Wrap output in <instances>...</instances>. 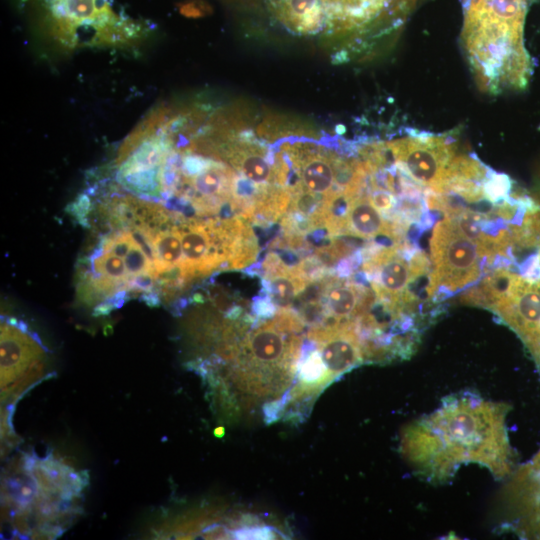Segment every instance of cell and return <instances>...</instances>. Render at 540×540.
<instances>
[{"mask_svg": "<svg viewBox=\"0 0 540 540\" xmlns=\"http://www.w3.org/2000/svg\"><path fill=\"white\" fill-rule=\"evenodd\" d=\"M504 406L471 396L454 397L407 431L408 458L429 477L443 479L461 462L484 464L504 475L511 450L504 427Z\"/></svg>", "mask_w": 540, "mask_h": 540, "instance_id": "6da1fadb", "label": "cell"}, {"mask_svg": "<svg viewBox=\"0 0 540 540\" xmlns=\"http://www.w3.org/2000/svg\"><path fill=\"white\" fill-rule=\"evenodd\" d=\"M527 0H465L463 48L480 89L514 85L533 68L524 46Z\"/></svg>", "mask_w": 540, "mask_h": 540, "instance_id": "7a4b0ae2", "label": "cell"}, {"mask_svg": "<svg viewBox=\"0 0 540 540\" xmlns=\"http://www.w3.org/2000/svg\"><path fill=\"white\" fill-rule=\"evenodd\" d=\"M48 34L67 49L126 47L148 24L116 11L113 0H31Z\"/></svg>", "mask_w": 540, "mask_h": 540, "instance_id": "3957f363", "label": "cell"}, {"mask_svg": "<svg viewBox=\"0 0 540 540\" xmlns=\"http://www.w3.org/2000/svg\"><path fill=\"white\" fill-rule=\"evenodd\" d=\"M414 0H323L327 33L346 38L351 50L400 25Z\"/></svg>", "mask_w": 540, "mask_h": 540, "instance_id": "277c9868", "label": "cell"}, {"mask_svg": "<svg viewBox=\"0 0 540 540\" xmlns=\"http://www.w3.org/2000/svg\"><path fill=\"white\" fill-rule=\"evenodd\" d=\"M433 271L428 294L439 287L456 291L475 282L481 274V260L491 257L476 240L462 234L449 217L438 222L430 240Z\"/></svg>", "mask_w": 540, "mask_h": 540, "instance_id": "5b68a950", "label": "cell"}, {"mask_svg": "<svg viewBox=\"0 0 540 540\" xmlns=\"http://www.w3.org/2000/svg\"><path fill=\"white\" fill-rule=\"evenodd\" d=\"M394 164L425 189L438 192L447 179L448 169L457 155L456 140L409 130L407 136L386 142Z\"/></svg>", "mask_w": 540, "mask_h": 540, "instance_id": "8992f818", "label": "cell"}, {"mask_svg": "<svg viewBox=\"0 0 540 540\" xmlns=\"http://www.w3.org/2000/svg\"><path fill=\"white\" fill-rule=\"evenodd\" d=\"M525 341L540 360V283L515 274L505 296L491 308Z\"/></svg>", "mask_w": 540, "mask_h": 540, "instance_id": "52a82bcc", "label": "cell"}, {"mask_svg": "<svg viewBox=\"0 0 540 540\" xmlns=\"http://www.w3.org/2000/svg\"><path fill=\"white\" fill-rule=\"evenodd\" d=\"M369 292L361 285L330 274L322 296L324 325L354 322L361 315Z\"/></svg>", "mask_w": 540, "mask_h": 540, "instance_id": "ba28073f", "label": "cell"}, {"mask_svg": "<svg viewBox=\"0 0 540 540\" xmlns=\"http://www.w3.org/2000/svg\"><path fill=\"white\" fill-rule=\"evenodd\" d=\"M366 184L358 194L350 199L341 234L363 239H371L380 235L399 239L400 230L397 222L390 223L383 218L380 211L370 201L365 190Z\"/></svg>", "mask_w": 540, "mask_h": 540, "instance_id": "9c48e42d", "label": "cell"}, {"mask_svg": "<svg viewBox=\"0 0 540 540\" xmlns=\"http://www.w3.org/2000/svg\"><path fill=\"white\" fill-rule=\"evenodd\" d=\"M42 351L35 341L25 335L15 325L2 324L1 327V367H2V388L18 377L24 371L33 368L42 369L39 364V357Z\"/></svg>", "mask_w": 540, "mask_h": 540, "instance_id": "30bf717a", "label": "cell"}, {"mask_svg": "<svg viewBox=\"0 0 540 540\" xmlns=\"http://www.w3.org/2000/svg\"><path fill=\"white\" fill-rule=\"evenodd\" d=\"M270 13L288 31L313 35L324 27L323 0H265Z\"/></svg>", "mask_w": 540, "mask_h": 540, "instance_id": "8fae6325", "label": "cell"}, {"mask_svg": "<svg viewBox=\"0 0 540 540\" xmlns=\"http://www.w3.org/2000/svg\"><path fill=\"white\" fill-rule=\"evenodd\" d=\"M522 483V505L524 507L523 524L531 535L540 536V453L534 462L518 476Z\"/></svg>", "mask_w": 540, "mask_h": 540, "instance_id": "7c38bea8", "label": "cell"}]
</instances>
